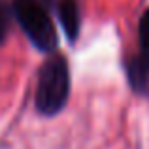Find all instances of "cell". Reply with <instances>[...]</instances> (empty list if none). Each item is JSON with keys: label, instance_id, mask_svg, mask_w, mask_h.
<instances>
[{"label": "cell", "instance_id": "obj_1", "mask_svg": "<svg viewBox=\"0 0 149 149\" xmlns=\"http://www.w3.org/2000/svg\"><path fill=\"white\" fill-rule=\"evenodd\" d=\"M70 96V66L62 55H51L42 64L36 85V109L53 117L66 106Z\"/></svg>", "mask_w": 149, "mask_h": 149}, {"label": "cell", "instance_id": "obj_2", "mask_svg": "<svg viewBox=\"0 0 149 149\" xmlns=\"http://www.w3.org/2000/svg\"><path fill=\"white\" fill-rule=\"evenodd\" d=\"M13 11L34 47L44 53L57 49L58 36L47 10V0H13Z\"/></svg>", "mask_w": 149, "mask_h": 149}, {"label": "cell", "instance_id": "obj_3", "mask_svg": "<svg viewBox=\"0 0 149 149\" xmlns=\"http://www.w3.org/2000/svg\"><path fill=\"white\" fill-rule=\"evenodd\" d=\"M140 55L128 64V79L136 91L143 93L149 89V10L142 15L138 26Z\"/></svg>", "mask_w": 149, "mask_h": 149}, {"label": "cell", "instance_id": "obj_4", "mask_svg": "<svg viewBox=\"0 0 149 149\" xmlns=\"http://www.w3.org/2000/svg\"><path fill=\"white\" fill-rule=\"evenodd\" d=\"M58 21H61V26L64 30L66 38L70 42H76L81 29L79 6H77L76 0H61V4H58Z\"/></svg>", "mask_w": 149, "mask_h": 149}, {"label": "cell", "instance_id": "obj_5", "mask_svg": "<svg viewBox=\"0 0 149 149\" xmlns=\"http://www.w3.org/2000/svg\"><path fill=\"white\" fill-rule=\"evenodd\" d=\"M6 32H8V13L4 10V6L0 4V42L4 40Z\"/></svg>", "mask_w": 149, "mask_h": 149}]
</instances>
